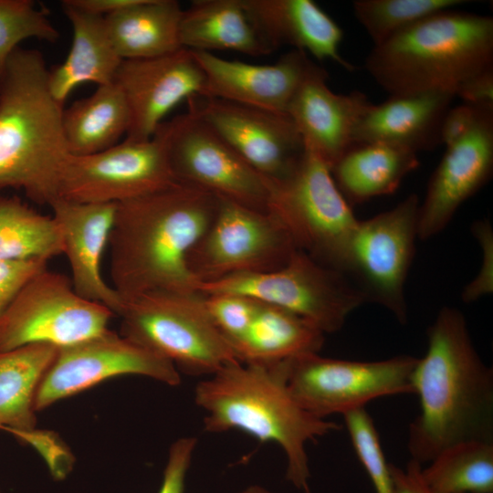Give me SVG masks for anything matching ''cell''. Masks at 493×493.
Returning a JSON list of instances; mask_svg holds the SVG:
<instances>
[{
	"mask_svg": "<svg viewBox=\"0 0 493 493\" xmlns=\"http://www.w3.org/2000/svg\"><path fill=\"white\" fill-rule=\"evenodd\" d=\"M218 205L215 195L181 183L117 204L108 245L110 276L124 302L154 291L198 293L187 257Z\"/></svg>",
	"mask_w": 493,
	"mask_h": 493,
	"instance_id": "cell-1",
	"label": "cell"
},
{
	"mask_svg": "<svg viewBox=\"0 0 493 493\" xmlns=\"http://www.w3.org/2000/svg\"><path fill=\"white\" fill-rule=\"evenodd\" d=\"M413 385L420 412L408 430L412 460L424 466L457 443H493V371L478 354L459 309H439Z\"/></svg>",
	"mask_w": 493,
	"mask_h": 493,
	"instance_id": "cell-2",
	"label": "cell"
},
{
	"mask_svg": "<svg viewBox=\"0 0 493 493\" xmlns=\"http://www.w3.org/2000/svg\"><path fill=\"white\" fill-rule=\"evenodd\" d=\"M194 403L205 414L204 431L237 430L278 445L287 458V480L305 493L310 477L307 444L341 428L296 401L287 383V360L226 363L196 384Z\"/></svg>",
	"mask_w": 493,
	"mask_h": 493,
	"instance_id": "cell-3",
	"label": "cell"
},
{
	"mask_svg": "<svg viewBox=\"0 0 493 493\" xmlns=\"http://www.w3.org/2000/svg\"><path fill=\"white\" fill-rule=\"evenodd\" d=\"M63 110L50 92L42 53L17 47L0 75V192L21 190L38 205L58 198L70 155Z\"/></svg>",
	"mask_w": 493,
	"mask_h": 493,
	"instance_id": "cell-4",
	"label": "cell"
},
{
	"mask_svg": "<svg viewBox=\"0 0 493 493\" xmlns=\"http://www.w3.org/2000/svg\"><path fill=\"white\" fill-rule=\"evenodd\" d=\"M493 68V18L446 9L372 47L365 68L390 96L455 94L470 77Z\"/></svg>",
	"mask_w": 493,
	"mask_h": 493,
	"instance_id": "cell-5",
	"label": "cell"
},
{
	"mask_svg": "<svg viewBox=\"0 0 493 493\" xmlns=\"http://www.w3.org/2000/svg\"><path fill=\"white\" fill-rule=\"evenodd\" d=\"M118 317L122 336L168 360L179 372L209 376L237 361L199 293L149 292L125 301Z\"/></svg>",
	"mask_w": 493,
	"mask_h": 493,
	"instance_id": "cell-6",
	"label": "cell"
},
{
	"mask_svg": "<svg viewBox=\"0 0 493 493\" xmlns=\"http://www.w3.org/2000/svg\"><path fill=\"white\" fill-rule=\"evenodd\" d=\"M201 295L236 294L289 311L324 334L340 330L349 315L366 303L341 272L297 249L281 267L200 283Z\"/></svg>",
	"mask_w": 493,
	"mask_h": 493,
	"instance_id": "cell-7",
	"label": "cell"
},
{
	"mask_svg": "<svg viewBox=\"0 0 493 493\" xmlns=\"http://www.w3.org/2000/svg\"><path fill=\"white\" fill-rule=\"evenodd\" d=\"M268 212L283 224L298 249L341 272L359 220L318 156L305 149L293 172L272 184Z\"/></svg>",
	"mask_w": 493,
	"mask_h": 493,
	"instance_id": "cell-8",
	"label": "cell"
},
{
	"mask_svg": "<svg viewBox=\"0 0 493 493\" xmlns=\"http://www.w3.org/2000/svg\"><path fill=\"white\" fill-rule=\"evenodd\" d=\"M419 205L412 194L393 208L359 220L341 267L366 303L385 308L402 324L408 319L404 286L418 239Z\"/></svg>",
	"mask_w": 493,
	"mask_h": 493,
	"instance_id": "cell-9",
	"label": "cell"
},
{
	"mask_svg": "<svg viewBox=\"0 0 493 493\" xmlns=\"http://www.w3.org/2000/svg\"><path fill=\"white\" fill-rule=\"evenodd\" d=\"M153 136L164 146L178 183L222 200L268 212L272 183L190 107L186 112L163 121Z\"/></svg>",
	"mask_w": 493,
	"mask_h": 493,
	"instance_id": "cell-10",
	"label": "cell"
},
{
	"mask_svg": "<svg viewBox=\"0 0 493 493\" xmlns=\"http://www.w3.org/2000/svg\"><path fill=\"white\" fill-rule=\"evenodd\" d=\"M416 357L398 355L370 362L309 353L287 360V383L296 401L310 414H333L365 408L383 396L414 394Z\"/></svg>",
	"mask_w": 493,
	"mask_h": 493,
	"instance_id": "cell-11",
	"label": "cell"
},
{
	"mask_svg": "<svg viewBox=\"0 0 493 493\" xmlns=\"http://www.w3.org/2000/svg\"><path fill=\"white\" fill-rule=\"evenodd\" d=\"M114 313L86 299L66 275L42 270L29 279L0 319V351L35 343L70 346L109 330Z\"/></svg>",
	"mask_w": 493,
	"mask_h": 493,
	"instance_id": "cell-12",
	"label": "cell"
},
{
	"mask_svg": "<svg viewBox=\"0 0 493 493\" xmlns=\"http://www.w3.org/2000/svg\"><path fill=\"white\" fill-rule=\"evenodd\" d=\"M283 224L270 212L219 199L211 225L187 257L199 283L283 267L297 250Z\"/></svg>",
	"mask_w": 493,
	"mask_h": 493,
	"instance_id": "cell-13",
	"label": "cell"
},
{
	"mask_svg": "<svg viewBox=\"0 0 493 493\" xmlns=\"http://www.w3.org/2000/svg\"><path fill=\"white\" fill-rule=\"evenodd\" d=\"M178 184L164 146L152 136L124 140L89 155H69L62 169L58 198L78 203L119 204Z\"/></svg>",
	"mask_w": 493,
	"mask_h": 493,
	"instance_id": "cell-14",
	"label": "cell"
},
{
	"mask_svg": "<svg viewBox=\"0 0 493 493\" xmlns=\"http://www.w3.org/2000/svg\"><path fill=\"white\" fill-rule=\"evenodd\" d=\"M141 375L171 386L181 383L168 360L110 329L79 343L58 349L35 397V410H44L106 380Z\"/></svg>",
	"mask_w": 493,
	"mask_h": 493,
	"instance_id": "cell-15",
	"label": "cell"
},
{
	"mask_svg": "<svg viewBox=\"0 0 493 493\" xmlns=\"http://www.w3.org/2000/svg\"><path fill=\"white\" fill-rule=\"evenodd\" d=\"M187 100L191 109L272 184L287 178L305 152L303 140L287 114L199 95Z\"/></svg>",
	"mask_w": 493,
	"mask_h": 493,
	"instance_id": "cell-16",
	"label": "cell"
},
{
	"mask_svg": "<svg viewBox=\"0 0 493 493\" xmlns=\"http://www.w3.org/2000/svg\"><path fill=\"white\" fill-rule=\"evenodd\" d=\"M131 114L126 140L152 138L165 115L183 100L201 95L205 75L192 50L162 57L122 60L114 78Z\"/></svg>",
	"mask_w": 493,
	"mask_h": 493,
	"instance_id": "cell-17",
	"label": "cell"
},
{
	"mask_svg": "<svg viewBox=\"0 0 493 493\" xmlns=\"http://www.w3.org/2000/svg\"><path fill=\"white\" fill-rule=\"evenodd\" d=\"M493 172V105L484 106L469 132L446 152L433 173L418 214V239L441 233L458 208Z\"/></svg>",
	"mask_w": 493,
	"mask_h": 493,
	"instance_id": "cell-18",
	"label": "cell"
},
{
	"mask_svg": "<svg viewBox=\"0 0 493 493\" xmlns=\"http://www.w3.org/2000/svg\"><path fill=\"white\" fill-rule=\"evenodd\" d=\"M205 75L201 95L276 113L288 107L313 61L300 50L284 54L277 62L257 65L194 51Z\"/></svg>",
	"mask_w": 493,
	"mask_h": 493,
	"instance_id": "cell-19",
	"label": "cell"
},
{
	"mask_svg": "<svg viewBox=\"0 0 493 493\" xmlns=\"http://www.w3.org/2000/svg\"><path fill=\"white\" fill-rule=\"evenodd\" d=\"M328 74L314 62L287 110L305 149L330 169L352 146L355 129L371 105L365 94H338L327 84Z\"/></svg>",
	"mask_w": 493,
	"mask_h": 493,
	"instance_id": "cell-20",
	"label": "cell"
},
{
	"mask_svg": "<svg viewBox=\"0 0 493 493\" xmlns=\"http://www.w3.org/2000/svg\"><path fill=\"white\" fill-rule=\"evenodd\" d=\"M117 204L78 203L62 198L50 205L58 224L63 254L67 257L71 282L82 298L109 308L115 316L124 301L103 278L101 261L109 245Z\"/></svg>",
	"mask_w": 493,
	"mask_h": 493,
	"instance_id": "cell-21",
	"label": "cell"
},
{
	"mask_svg": "<svg viewBox=\"0 0 493 493\" xmlns=\"http://www.w3.org/2000/svg\"><path fill=\"white\" fill-rule=\"evenodd\" d=\"M456 98L449 91L390 96L369 106L354 131V144L383 143L417 154L441 144L443 119Z\"/></svg>",
	"mask_w": 493,
	"mask_h": 493,
	"instance_id": "cell-22",
	"label": "cell"
},
{
	"mask_svg": "<svg viewBox=\"0 0 493 493\" xmlns=\"http://www.w3.org/2000/svg\"><path fill=\"white\" fill-rule=\"evenodd\" d=\"M245 8L265 42L274 50L281 45L330 59L347 70L353 66L339 50L340 26L311 0H243Z\"/></svg>",
	"mask_w": 493,
	"mask_h": 493,
	"instance_id": "cell-23",
	"label": "cell"
},
{
	"mask_svg": "<svg viewBox=\"0 0 493 493\" xmlns=\"http://www.w3.org/2000/svg\"><path fill=\"white\" fill-rule=\"evenodd\" d=\"M62 7L72 26V45L66 59L48 69V87L53 97L64 104L81 84L113 82L122 59L108 36L104 16L82 11L66 0Z\"/></svg>",
	"mask_w": 493,
	"mask_h": 493,
	"instance_id": "cell-24",
	"label": "cell"
},
{
	"mask_svg": "<svg viewBox=\"0 0 493 493\" xmlns=\"http://www.w3.org/2000/svg\"><path fill=\"white\" fill-rule=\"evenodd\" d=\"M179 37L194 51L233 50L258 57L271 53L243 0H196L183 10Z\"/></svg>",
	"mask_w": 493,
	"mask_h": 493,
	"instance_id": "cell-25",
	"label": "cell"
},
{
	"mask_svg": "<svg viewBox=\"0 0 493 493\" xmlns=\"http://www.w3.org/2000/svg\"><path fill=\"white\" fill-rule=\"evenodd\" d=\"M182 12L174 0H137L104 20L110 42L122 60L145 59L184 48L179 37Z\"/></svg>",
	"mask_w": 493,
	"mask_h": 493,
	"instance_id": "cell-26",
	"label": "cell"
},
{
	"mask_svg": "<svg viewBox=\"0 0 493 493\" xmlns=\"http://www.w3.org/2000/svg\"><path fill=\"white\" fill-rule=\"evenodd\" d=\"M419 164L414 152L372 142L352 146L330 172L336 186L351 206L393 194Z\"/></svg>",
	"mask_w": 493,
	"mask_h": 493,
	"instance_id": "cell-27",
	"label": "cell"
},
{
	"mask_svg": "<svg viewBox=\"0 0 493 493\" xmlns=\"http://www.w3.org/2000/svg\"><path fill=\"white\" fill-rule=\"evenodd\" d=\"M324 335L302 318L258 302L250 326L231 348L240 362L272 363L320 352Z\"/></svg>",
	"mask_w": 493,
	"mask_h": 493,
	"instance_id": "cell-28",
	"label": "cell"
},
{
	"mask_svg": "<svg viewBox=\"0 0 493 493\" xmlns=\"http://www.w3.org/2000/svg\"><path fill=\"white\" fill-rule=\"evenodd\" d=\"M62 123L69 154L83 156L119 143L129 131L131 114L121 89L111 82L64 109Z\"/></svg>",
	"mask_w": 493,
	"mask_h": 493,
	"instance_id": "cell-29",
	"label": "cell"
},
{
	"mask_svg": "<svg viewBox=\"0 0 493 493\" xmlns=\"http://www.w3.org/2000/svg\"><path fill=\"white\" fill-rule=\"evenodd\" d=\"M58 349L35 343L0 351V428L17 437L35 430L36 393Z\"/></svg>",
	"mask_w": 493,
	"mask_h": 493,
	"instance_id": "cell-30",
	"label": "cell"
},
{
	"mask_svg": "<svg viewBox=\"0 0 493 493\" xmlns=\"http://www.w3.org/2000/svg\"><path fill=\"white\" fill-rule=\"evenodd\" d=\"M61 254V233L52 215L16 196L0 195V259L48 261Z\"/></svg>",
	"mask_w": 493,
	"mask_h": 493,
	"instance_id": "cell-31",
	"label": "cell"
},
{
	"mask_svg": "<svg viewBox=\"0 0 493 493\" xmlns=\"http://www.w3.org/2000/svg\"><path fill=\"white\" fill-rule=\"evenodd\" d=\"M421 475L436 493H493V443L465 441L445 448Z\"/></svg>",
	"mask_w": 493,
	"mask_h": 493,
	"instance_id": "cell-32",
	"label": "cell"
},
{
	"mask_svg": "<svg viewBox=\"0 0 493 493\" xmlns=\"http://www.w3.org/2000/svg\"><path fill=\"white\" fill-rule=\"evenodd\" d=\"M464 0H356L353 14L373 47L437 12L456 8Z\"/></svg>",
	"mask_w": 493,
	"mask_h": 493,
	"instance_id": "cell-33",
	"label": "cell"
},
{
	"mask_svg": "<svg viewBox=\"0 0 493 493\" xmlns=\"http://www.w3.org/2000/svg\"><path fill=\"white\" fill-rule=\"evenodd\" d=\"M59 32L47 10L31 0H0V75L10 55L29 38L55 43Z\"/></svg>",
	"mask_w": 493,
	"mask_h": 493,
	"instance_id": "cell-34",
	"label": "cell"
},
{
	"mask_svg": "<svg viewBox=\"0 0 493 493\" xmlns=\"http://www.w3.org/2000/svg\"><path fill=\"white\" fill-rule=\"evenodd\" d=\"M342 416L355 454L369 476L375 492L395 493L390 464L385 458L371 415L365 408H360Z\"/></svg>",
	"mask_w": 493,
	"mask_h": 493,
	"instance_id": "cell-35",
	"label": "cell"
},
{
	"mask_svg": "<svg viewBox=\"0 0 493 493\" xmlns=\"http://www.w3.org/2000/svg\"><path fill=\"white\" fill-rule=\"evenodd\" d=\"M202 296L211 320L231 346L247 330L256 314L258 302L236 294Z\"/></svg>",
	"mask_w": 493,
	"mask_h": 493,
	"instance_id": "cell-36",
	"label": "cell"
},
{
	"mask_svg": "<svg viewBox=\"0 0 493 493\" xmlns=\"http://www.w3.org/2000/svg\"><path fill=\"white\" fill-rule=\"evenodd\" d=\"M471 232L481 248L482 261L477 277L461 293L466 303L474 302L493 291V231L487 219L476 221Z\"/></svg>",
	"mask_w": 493,
	"mask_h": 493,
	"instance_id": "cell-37",
	"label": "cell"
},
{
	"mask_svg": "<svg viewBox=\"0 0 493 493\" xmlns=\"http://www.w3.org/2000/svg\"><path fill=\"white\" fill-rule=\"evenodd\" d=\"M47 262L0 259V319L26 282L47 268Z\"/></svg>",
	"mask_w": 493,
	"mask_h": 493,
	"instance_id": "cell-38",
	"label": "cell"
},
{
	"mask_svg": "<svg viewBox=\"0 0 493 493\" xmlns=\"http://www.w3.org/2000/svg\"><path fill=\"white\" fill-rule=\"evenodd\" d=\"M196 446L197 439L194 436L180 437L172 444L158 493H184Z\"/></svg>",
	"mask_w": 493,
	"mask_h": 493,
	"instance_id": "cell-39",
	"label": "cell"
},
{
	"mask_svg": "<svg viewBox=\"0 0 493 493\" xmlns=\"http://www.w3.org/2000/svg\"><path fill=\"white\" fill-rule=\"evenodd\" d=\"M483 107L463 103L450 108L442 121L441 144L447 147L466 136L475 125Z\"/></svg>",
	"mask_w": 493,
	"mask_h": 493,
	"instance_id": "cell-40",
	"label": "cell"
},
{
	"mask_svg": "<svg viewBox=\"0 0 493 493\" xmlns=\"http://www.w3.org/2000/svg\"><path fill=\"white\" fill-rule=\"evenodd\" d=\"M455 96L469 105H493V68L465 80L456 89Z\"/></svg>",
	"mask_w": 493,
	"mask_h": 493,
	"instance_id": "cell-41",
	"label": "cell"
},
{
	"mask_svg": "<svg viewBox=\"0 0 493 493\" xmlns=\"http://www.w3.org/2000/svg\"><path fill=\"white\" fill-rule=\"evenodd\" d=\"M395 493H436L424 481L422 465L410 459L404 468L390 464Z\"/></svg>",
	"mask_w": 493,
	"mask_h": 493,
	"instance_id": "cell-42",
	"label": "cell"
},
{
	"mask_svg": "<svg viewBox=\"0 0 493 493\" xmlns=\"http://www.w3.org/2000/svg\"><path fill=\"white\" fill-rule=\"evenodd\" d=\"M69 5L82 11L106 16L119 10L124 9L137 0H66Z\"/></svg>",
	"mask_w": 493,
	"mask_h": 493,
	"instance_id": "cell-43",
	"label": "cell"
},
{
	"mask_svg": "<svg viewBox=\"0 0 493 493\" xmlns=\"http://www.w3.org/2000/svg\"><path fill=\"white\" fill-rule=\"evenodd\" d=\"M238 493H272V492H270L268 489H267V488H263L261 486L252 485V486H249V487L242 489Z\"/></svg>",
	"mask_w": 493,
	"mask_h": 493,
	"instance_id": "cell-44",
	"label": "cell"
},
{
	"mask_svg": "<svg viewBox=\"0 0 493 493\" xmlns=\"http://www.w3.org/2000/svg\"><path fill=\"white\" fill-rule=\"evenodd\" d=\"M0 493H2L1 490H0Z\"/></svg>",
	"mask_w": 493,
	"mask_h": 493,
	"instance_id": "cell-45",
	"label": "cell"
}]
</instances>
